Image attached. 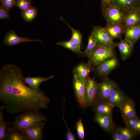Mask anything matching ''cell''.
Wrapping results in <instances>:
<instances>
[{"label":"cell","instance_id":"obj_1","mask_svg":"<svg viewBox=\"0 0 140 140\" xmlns=\"http://www.w3.org/2000/svg\"><path fill=\"white\" fill-rule=\"evenodd\" d=\"M20 68L6 64L0 70V100L11 114L46 109L50 99L43 91L34 90L23 81Z\"/></svg>","mask_w":140,"mask_h":140},{"label":"cell","instance_id":"obj_2","mask_svg":"<svg viewBox=\"0 0 140 140\" xmlns=\"http://www.w3.org/2000/svg\"><path fill=\"white\" fill-rule=\"evenodd\" d=\"M39 111H28L18 115L12 123V126L21 130L46 121V117Z\"/></svg>","mask_w":140,"mask_h":140},{"label":"cell","instance_id":"obj_3","mask_svg":"<svg viewBox=\"0 0 140 140\" xmlns=\"http://www.w3.org/2000/svg\"><path fill=\"white\" fill-rule=\"evenodd\" d=\"M115 47L98 45L88 57L89 63L92 67L96 66L106 59L115 56Z\"/></svg>","mask_w":140,"mask_h":140},{"label":"cell","instance_id":"obj_4","mask_svg":"<svg viewBox=\"0 0 140 140\" xmlns=\"http://www.w3.org/2000/svg\"><path fill=\"white\" fill-rule=\"evenodd\" d=\"M101 9L107 25L123 23L125 14L115 6L112 4L101 6Z\"/></svg>","mask_w":140,"mask_h":140},{"label":"cell","instance_id":"obj_5","mask_svg":"<svg viewBox=\"0 0 140 140\" xmlns=\"http://www.w3.org/2000/svg\"><path fill=\"white\" fill-rule=\"evenodd\" d=\"M73 85L77 101L83 110L87 108L85 82L86 80L74 74Z\"/></svg>","mask_w":140,"mask_h":140},{"label":"cell","instance_id":"obj_6","mask_svg":"<svg viewBox=\"0 0 140 140\" xmlns=\"http://www.w3.org/2000/svg\"><path fill=\"white\" fill-rule=\"evenodd\" d=\"M117 85L107 77L99 83L95 100L108 101L109 96L113 89Z\"/></svg>","mask_w":140,"mask_h":140},{"label":"cell","instance_id":"obj_7","mask_svg":"<svg viewBox=\"0 0 140 140\" xmlns=\"http://www.w3.org/2000/svg\"><path fill=\"white\" fill-rule=\"evenodd\" d=\"M2 41L4 44L10 46L29 42L37 41L41 43H43V41L40 39H31L28 38L27 37L19 36L13 30H10L6 33Z\"/></svg>","mask_w":140,"mask_h":140},{"label":"cell","instance_id":"obj_8","mask_svg":"<svg viewBox=\"0 0 140 140\" xmlns=\"http://www.w3.org/2000/svg\"><path fill=\"white\" fill-rule=\"evenodd\" d=\"M119 64L118 60L115 56L106 59L97 65L96 70L100 76L107 78Z\"/></svg>","mask_w":140,"mask_h":140},{"label":"cell","instance_id":"obj_9","mask_svg":"<svg viewBox=\"0 0 140 140\" xmlns=\"http://www.w3.org/2000/svg\"><path fill=\"white\" fill-rule=\"evenodd\" d=\"M44 127V123L41 122L21 130L27 140H41L43 137Z\"/></svg>","mask_w":140,"mask_h":140},{"label":"cell","instance_id":"obj_10","mask_svg":"<svg viewBox=\"0 0 140 140\" xmlns=\"http://www.w3.org/2000/svg\"><path fill=\"white\" fill-rule=\"evenodd\" d=\"M94 79L88 77L86 79L85 88L87 107L92 106L95 99L98 88Z\"/></svg>","mask_w":140,"mask_h":140},{"label":"cell","instance_id":"obj_11","mask_svg":"<svg viewBox=\"0 0 140 140\" xmlns=\"http://www.w3.org/2000/svg\"><path fill=\"white\" fill-rule=\"evenodd\" d=\"M93 119L106 132L110 133L116 127L113 120L112 114H103L95 113Z\"/></svg>","mask_w":140,"mask_h":140},{"label":"cell","instance_id":"obj_12","mask_svg":"<svg viewBox=\"0 0 140 140\" xmlns=\"http://www.w3.org/2000/svg\"><path fill=\"white\" fill-rule=\"evenodd\" d=\"M92 31L97 41L98 45L116 46V43L107 33L104 27L95 26Z\"/></svg>","mask_w":140,"mask_h":140},{"label":"cell","instance_id":"obj_13","mask_svg":"<svg viewBox=\"0 0 140 140\" xmlns=\"http://www.w3.org/2000/svg\"><path fill=\"white\" fill-rule=\"evenodd\" d=\"M129 99L117 85L112 91L108 101L114 107L119 108L124 103Z\"/></svg>","mask_w":140,"mask_h":140},{"label":"cell","instance_id":"obj_14","mask_svg":"<svg viewBox=\"0 0 140 140\" xmlns=\"http://www.w3.org/2000/svg\"><path fill=\"white\" fill-rule=\"evenodd\" d=\"M140 23V6L134 7L125 15L123 24L126 28Z\"/></svg>","mask_w":140,"mask_h":140},{"label":"cell","instance_id":"obj_15","mask_svg":"<svg viewBox=\"0 0 140 140\" xmlns=\"http://www.w3.org/2000/svg\"><path fill=\"white\" fill-rule=\"evenodd\" d=\"M119 109L124 121L137 116L135 103L130 99L124 103Z\"/></svg>","mask_w":140,"mask_h":140},{"label":"cell","instance_id":"obj_16","mask_svg":"<svg viewBox=\"0 0 140 140\" xmlns=\"http://www.w3.org/2000/svg\"><path fill=\"white\" fill-rule=\"evenodd\" d=\"M124 39L134 46L140 38V23L126 29Z\"/></svg>","mask_w":140,"mask_h":140},{"label":"cell","instance_id":"obj_17","mask_svg":"<svg viewBox=\"0 0 140 140\" xmlns=\"http://www.w3.org/2000/svg\"><path fill=\"white\" fill-rule=\"evenodd\" d=\"M92 106L95 113L103 114H112L114 107L108 101L95 100Z\"/></svg>","mask_w":140,"mask_h":140},{"label":"cell","instance_id":"obj_18","mask_svg":"<svg viewBox=\"0 0 140 140\" xmlns=\"http://www.w3.org/2000/svg\"><path fill=\"white\" fill-rule=\"evenodd\" d=\"M54 76L51 75L49 77H44L38 76H28L23 78V82L32 89L36 91H39L40 86L41 83L46 81L53 78Z\"/></svg>","mask_w":140,"mask_h":140},{"label":"cell","instance_id":"obj_19","mask_svg":"<svg viewBox=\"0 0 140 140\" xmlns=\"http://www.w3.org/2000/svg\"><path fill=\"white\" fill-rule=\"evenodd\" d=\"M116 46L118 48L122 59L125 61L131 55L134 46L124 39H121L118 43H116Z\"/></svg>","mask_w":140,"mask_h":140},{"label":"cell","instance_id":"obj_20","mask_svg":"<svg viewBox=\"0 0 140 140\" xmlns=\"http://www.w3.org/2000/svg\"><path fill=\"white\" fill-rule=\"evenodd\" d=\"M107 33L113 39L121 38L126 28L123 23L107 25L104 27Z\"/></svg>","mask_w":140,"mask_h":140},{"label":"cell","instance_id":"obj_21","mask_svg":"<svg viewBox=\"0 0 140 140\" xmlns=\"http://www.w3.org/2000/svg\"><path fill=\"white\" fill-rule=\"evenodd\" d=\"M112 4L125 14L132 8L138 6L135 0H113Z\"/></svg>","mask_w":140,"mask_h":140},{"label":"cell","instance_id":"obj_22","mask_svg":"<svg viewBox=\"0 0 140 140\" xmlns=\"http://www.w3.org/2000/svg\"><path fill=\"white\" fill-rule=\"evenodd\" d=\"M5 140H27L21 130L9 126L6 130Z\"/></svg>","mask_w":140,"mask_h":140},{"label":"cell","instance_id":"obj_23","mask_svg":"<svg viewBox=\"0 0 140 140\" xmlns=\"http://www.w3.org/2000/svg\"><path fill=\"white\" fill-rule=\"evenodd\" d=\"M92 67L89 63L80 64L75 68L74 74L84 79L88 77Z\"/></svg>","mask_w":140,"mask_h":140},{"label":"cell","instance_id":"obj_24","mask_svg":"<svg viewBox=\"0 0 140 140\" xmlns=\"http://www.w3.org/2000/svg\"><path fill=\"white\" fill-rule=\"evenodd\" d=\"M38 11L34 7L32 6L27 10L21 11V16L26 22H31L35 19L37 16Z\"/></svg>","mask_w":140,"mask_h":140},{"label":"cell","instance_id":"obj_25","mask_svg":"<svg viewBox=\"0 0 140 140\" xmlns=\"http://www.w3.org/2000/svg\"><path fill=\"white\" fill-rule=\"evenodd\" d=\"M98 45L97 41L92 31L88 38V42L85 54L89 57Z\"/></svg>","mask_w":140,"mask_h":140},{"label":"cell","instance_id":"obj_26","mask_svg":"<svg viewBox=\"0 0 140 140\" xmlns=\"http://www.w3.org/2000/svg\"><path fill=\"white\" fill-rule=\"evenodd\" d=\"M126 126L136 135H140V118L137 116L131 119L124 121Z\"/></svg>","mask_w":140,"mask_h":140},{"label":"cell","instance_id":"obj_27","mask_svg":"<svg viewBox=\"0 0 140 140\" xmlns=\"http://www.w3.org/2000/svg\"><path fill=\"white\" fill-rule=\"evenodd\" d=\"M57 45L64 47L76 53H81L80 48L71 39L66 41H59L57 43Z\"/></svg>","mask_w":140,"mask_h":140},{"label":"cell","instance_id":"obj_28","mask_svg":"<svg viewBox=\"0 0 140 140\" xmlns=\"http://www.w3.org/2000/svg\"><path fill=\"white\" fill-rule=\"evenodd\" d=\"M117 128L123 140H133L137 135L127 126L124 127H120Z\"/></svg>","mask_w":140,"mask_h":140},{"label":"cell","instance_id":"obj_29","mask_svg":"<svg viewBox=\"0 0 140 140\" xmlns=\"http://www.w3.org/2000/svg\"><path fill=\"white\" fill-rule=\"evenodd\" d=\"M61 18L65 23L71 30L72 34L71 39L81 48L82 40V36L81 33L78 30L75 29L69 25L62 17Z\"/></svg>","mask_w":140,"mask_h":140},{"label":"cell","instance_id":"obj_30","mask_svg":"<svg viewBox=\"0 0 140 140\" xmlns=\"http://www.w3.org/2000/svg\"><path fill=\"white\" fill-rule=\"evenodd\" d=\"M15 6L22 11L32 6V3L30 0H16Z\"/></svg>","mask_w":140,"mask_h":140},{"label":"cell","instance_id":"obj_31","mask_svg":"<svg viewBox=\"0 0 140 140\" xmlns=\"http://www.w3.org/2000/svg\"><path fill=\"white\" fill-rule=\"evenodd\" d=\"M76 129L77 135L79 139L83 140L85 138V131L81 119H80L76 124Z\"/></svg>","mask_w":140,"mask_h":140},{"label":"cell","instance_id":"obj_32","mask_svg":"<svg viewBox=\"0 0 140 140\" xmlns=\"http://www.w3.org/2000/svg\"><path fill=\"white\" fill-rule=\"evenodd\" d=\"M9 125V123L4 119L0 121V140H5L6 130Z\"/></svg>","mask_w":140,"mask_h":140},{"label":"cell","instance_id":"obj_33","mask_svg":"<svg viewBox=\"0 0 140 140\" xmlns=\"http://www.w3.org/2000/svg\"><path fill=\"white\" fill-rule=\"evenodd\" d=\"M9 10L4 6L1 4L0 5V19H8L10 18Z\"/></svg>","mask_w":140,"mask_h":140},{"label":"cell","instance_id":"obj_34","mask_svg":"<svg viewBox=\"0 0 140 140\" xmlns=\"http://www.w3.org/2000/svg\"><path fill=\"white\" fill-rule=\"evenodd\" d=\"M16 0H1V4L4 5L9 10L12 9L15 6Z\"/></svg>","mask_w":140,"mask_h":140},{"label":"cell","instance_id":"obj_35","mask_svg":"<svg viewBox=\"0 0 140 140\" xmlns=\"http://www.w3.org/2000/svg\"><path fill=\"white\" fill-rule=\"evenodd\" d=\"M112 138L114 140H123V139L117 127H116L115 130L111 133Z\"/></svg>","mask_w":140,"mask_h":140},{"label":"cell","instance_id":"obj_36","mask_svg":"<svg viewBox=\"0 0 140 140\" xmlns=\"http://www.w3.org/2000/svg\"><path fill=\"white\" fill-rule=\"evenodd\" d=\"M67 130L66 134V138L68 140H75L76 138L74 135L71 132L68 127H67Z\"/></svg>","mask_w":140,"mask_h":140},{"label":"cell","instance_id":"obj_37","mask_svg":"<svg viewBox=\"0 0 140 140\" xmlns=\"http://www.w3.org/2000/svg\"><path fill=\"white\" fill-rule=\"evenodd\" d=\"M113 0H101V6H105L112 4Z\"/></svg>","mask_w":140,"mask_h":140},{"label":"cell","instance_id":"obj_38","mask_svg":"<svg viewBox=\"0 0 140 140\" xmlns=\"http://www.w3.org/2000/svg\"><path fill=\"white\" fill-rule=\"evenodd\" d=\"M138 6H140V0H135Z\"/></svg>","mask_w":140,"mask_h":140},{"label":"cell","instance_id":"obj_39","mask_svg":"<svg viewBox=\"0 0 140 140\" xmlns=\"http://www.w3.org/2000/svg\"><path fill=\"white\" fill-rule=\"evenodd\" d=\"M1 0H0V1H1Z\"/></svg>","mask_w":140,"mask_h":140},{"label":"cell","instance_id":"obj_40","mask_svg":"<svg viewBox=\"0 0 140 140\" xmlns=\"http://www.w3.org/2000/svg\"></svg>","mask_w":140,"mask_h":140}]
</instances>
